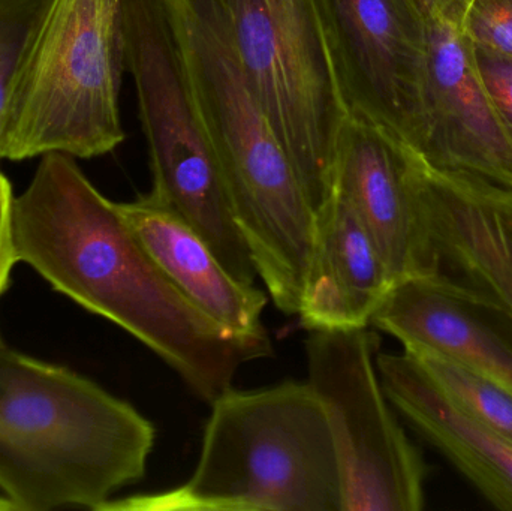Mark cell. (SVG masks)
<instances>
[{"label":"cell","mask_w":512,"mask_h":511,"mask_svg":"<svg viewBox=\"0 0 512 511\" xmlns=\"http://www.w3.org/2000/svg\"><path fill=\"white\" fill-rule=\"evenodd\" d=\"M12 230L18 263L137 338L209 404L233 387L243 365L273 354L268 332H230L194 305L72 156H42L14 198Z\"/></svg>","instance_id":"cell-1"},{"label":"cell","mask_w":512,"mask_h":511,"mask_svg":"<svg viewBox=\"0 0 512 511\" xmlns=\"http://www.w3.org/2000/svg\"><path fill=\"white\" fill-rule=\"evenodd\" d=\"M240 233L274 306L298 315L316 213L231 42L221 0H171Z\"/></svg>","instance_id":"cell-2"},{"label":"cell","mask_w":512,"mask_h":511,"mask_svg":"<svg viewBox=\"0 0 512 511\" xmlns=\"http://www.w3.org/2000/svg\"><path fill=\"white\" fill-rule=\"evenodd\" d=\"M155 440L128 402L0 344V491L15 510H99L144 479Z\"/></svg>","instance_id":"cell-3"},{"label":"cell","mask_w":512,"mask_h":511,"mask_svg":"<svg viewBox=\"0 0 512 511\" xmlns=\"http://www.w3.org/2000/svg\"><path fill=\"white\" fill-rule=\"evenodd\" d=\"M183 485L110 500L102 511H342L333 426L309 383L234 390L212 402Z\"/></svg>","instance_id":"cell-4"},{"label":"cell","mask_w":512,"mask_h":511,"mask_svg":"<svg viewBox=\"0 0 512 511\" xmlns=\"http://www.w3.org/2000/svg\"><path fill=\"white\" fill-rule=\"evenodd\" d=\"M125 0H53L21 69L2 159L95 158L123 140Z\"/></svg>","instance_id":"cell-5"},{"label":"cell","mask_w":512,"mask_h":511,"mask_svg":"<svg viewBox=\"0 0 512 511\" xmlns=\"http://www.w3.org/2000/svg\"><path fill=\"white\" fill-rule=\"evenodd\" d=\"M126 69L134 78L153 189L212 246L228 272L255 284L224 176L207 134L171 0L123 2Z\"/></svg>","instance_id":"cell-6"},{"label":"cell","mask_w":512,"mask_h":511,"mask_svg":"<svg viewBox=\"0 0 512 511\" xmlns=\"http://www.w3.org/2000/svg\"><path fill=\"white\" fill-rule=\"evenodd\" d=\"M252 90L318 213L334 194L348 113L331 62L321 0H221Z\"/></svg>","instance_id":"cell-7"},{"label":"cell","mask_w":512,"mask_h":511,"mask_svg":"<svg viewBox=\"0 0 512 511\" xmlns=\"http://www.w3.org/2000/svg\"><path fill=\"white\" fill-rule=\"evenodd\" d=\"M378 353V333L369 327L310 330L307 383L333 426L342 511H420L429 468L385 395Z\"/></svg>","instance_id":"cell-8"},{"label":"cell","mask_w":512,"mask_h":511,"mask_svg":"<svg viewBox=\"0 0 512 511\" xmlns=\"http://www.w3.org/2000/svg\"><path fill=\"white\" fill-rule=\"evenodd\" d=\"M321 6L348 117L417 152L427 47L417 0H321Z\"/></svg>","instance_id":"cell-9"},{"label":"cell","mask_w":512,"mask_h":511,"mask_svg":"<svg viewBox=\"0 0 512 511\" xmlns=\"http://www.w3.org/2000/svg\"><path fill=\"white\" fill-rule=\"evenodd\" d=\"M421 134L415 155L433 173L512 195V140L484 86L474 48L426 18Z\"/></svg>","instance_id":"cell-10"},{"label":"cell","mask_w":512,"mask_h":511,"mask_svg":"<svg viewBox=\"0 0 512 511\" xmlns=\"http://www.w3.org/2000/svg\"><path fill=\"white\" fill-rule=\"evenodd\" d=\"M424 275L512 327V195L430 171L414 153Z\"/></svg>","instance_id":"cell-11"},{"label":"cell","mask_w":512,"mask_h":511,"mask_svg":"<svg viewBox=\"0 0 512 511\" xmlns=\"http://www.w3.org/2000/svg\"><path fill=\"white\" fill-rule=\"evenodd\" d=\"M414 152L384 129L346 117L336 185L366 225L393 284L424 275V231L412 179Z\"/></svg>","instance_id":"cell-12"},{"label":"cell","mask_w":512,"mask_h":511,"mask_svg":"<svg viewBox=\"0 0 512 511\" xmlns=\"http://www.w3.org/2000/svg\"><path fill=\"white\" fill-rule=\"evenodd\" d=\"M394 287L364 222L340 192L316 213L312 252L301 296V327H370Z\"/></svg>","instance_id":"cell-13"},{"label":"cell","mask_w":512,"mask_h":511,"mask_svg":"<svg viewBox=\"0 0 512 511\" xmlns=\"http://www.w3.org/2000/svg\"><path fill=\"white\" fill-rule=\"evenodd\" d=\"M370 326L394 336L403 350L441 354L512 395V327L430 281L406 279L391 288Z\"/></svg>","instance_id":"cell-14"},{"label":"cell","mask_w":512,"mask_h":511,"mask_svg":"<svg viewBox=\"0 0 512 511\" xmlns=\"http://www.w3.org/2000/svg\"><path fill=\"white\" fill-rule=\"evenodd\" d=\"M388 401L493 506L512 511V441L466 413L426 374L412 354L378 353Z\"/></svg>","instance_id":"cell-15"},{"label":"cell","mask_w":512,"mask_h":511,"mask_svg":"<svg viewBox=\"0 0 512 511\" xmlns=\"http://www.w3.org/2000/svg\"><path fill=\"white\" fill-rule=\"evenodd\" d=\"M126 224L164 275L213 321L240 335L267 332L268 294L234 278L203 236L152 191L117 203Z\"/></svg>","instance_id":"cell-16"},{"label":"cell","mask_w":512,"mask_h":511,"mask_svg":"<svg viewBox=\"0 0 512 511\" xmlns=\"http://www.w3.org/2000/svg\"><path fill=\"white\" fill-rule=\"evenodd\" d=\"M433 383L487 428L512 441V395L459 363L427 350H405Z\"/></svg>","instance_id":"cell-17"},{"label":"cell","mask_w":512,"mask_h":511,"mask_svg":"<svg viewBox=\"0 0 512 511\" xmlns=\"http://www.w3.org/2000/svg\"><path fill=\"white\" fill-rule=\"evenodd\" d=\"M51 3L53 0H0V162L12 96Z\"/></svg>","instance_id":"cell-18"},{"label":"cell","mask_w":512,"mask_h":511,"mask_svg":"<svg viewBox=\"0 0 512 511\" xmlns=\"http://www.w3.org/2000/svg\"><path fill=\"white\" fill-rule=\"evenodd\" d=\"M460 32L474 47L512 60V0H472Z\"/></svg>","instance_id":"cell-19"},{"label":"cell","mask_w":512,"mask_h":511,"mask_svg":"<svg viewBox=\"0 0 512 511\" xmlns=\"http://www.w3.org/2000/svg\"><path fill=\"white\" fill-rule=\"evenodd\" d=\"M472 48L484 86L512 140V60L484 48Z\"/></svg>","instance_id":"cell-20"},{"label":"cell","mask_w":512,"mask_h":511,"mask_svg":"<svg viewBox=\"0 0 512 511\" xmlns=\"http://www.w3.org/2000/svg\"><path fill=\"white\" fill-rule=\"evenodd\" d=\"M14 198L11 183L0 173V297L8 290L12 269L18 263L12 230Z\"/></svg>","instance_id":"cell-21"},{"label":"cell","mask_w":512,"mask_h":511,"mask_svg":"<svg viewBox=\"0 0 512 511\" xmlns=\"http://www.w3.org/2000/svg\"><path fill=\"white\" fill-rule=\"evenodd\" d=\"M472 0H417L424 17L462 29L463 18Z\"/></svg>","instance_id":"cell-22"},{"label":"cell","mask_w":512,"mask_h":511,"mask_svg":"<svg viewBox=\"0 0 512 511\" xmlns=\"http://www.w3.org/2000/svg\"><path fill=\"white\" fill-rule=\"evenodd\" d=\"M0 344H3V342H2V338H0Z\"/></svg>","instance_id":"cell-23"}]
</instances>
